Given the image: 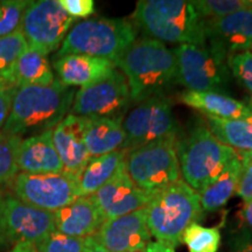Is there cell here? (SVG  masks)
Instances as JSON below:
<instances>
[{
  "label": "cell",
  "instance_id": "cell-1",
  "mask_svg": "<svg viewBox=\"0 0 252 252\" xmlns=\"http://www.w3.org/2000/svg\"><path fill=\"white\" fill-rule=\"evenodd\" d=\"M75 94L59 80L47 87L18 88L1 131L23 138L53 130L69 115Z\"/></svg>",
  "mask_w": 252,
  "mask_h": 252
},
{
  "label": "cell",
  "instance_id": "cell-2",
  "mask_svg": "<svg viewBox=\"0 0 252 252\" xmlns=\"http://www.w3.org/2000/svg\"><path fill=\"white\" fill-rule=\"evenodd\" d=\"M115 64L127 80L133 103L161 97L176 81L174 53L165 43L151 37L135 40Z\"/></svg>",
  "mask_w": 252,
  "mask_h": 252
},
{
  "label": "cell",
  "instance_id": "cell-3",
  "mask_svg": "<svg viewBox=\"0 0 252 252\" xmlns=\"http://www.w3.org/2000/svg\"><path fill=\"white\" fill-rule=\"evenodd\" d=\"M134 26L151 39L179 45L204 46V20L187 0H140L132 15Z\"/></svg>",
  "mask_w": 252,
  "mask_h": 252
},
{
  "label": "cell",
  "instance_id": "cell-4",
  "mask_svg": "<svg viewBox=\"0 0 252 252\" xmlns=\"http://www.w3.org/2000/svg\"><path fill=\"white\" fill-rule=\"evenodd\" d=\"M145 213L151 236L174 248L182 243L186 229L203 216L200 195L184 180L154 193Z\"/></svg>",
  "mask_w": 252,
  "mask_h": 252
},
{
  "label": "cell",
  "instance_id": "cell-5",
  "mask_svg": "<svg viewBox=\"0 0 252 252\" xmlns=\"http://www.w3.org/2000/svg\"><path fill=\"white\" fill-rule=\"evenodd\" d=\"M180 173L184 181L201 193L219 178L238 151L217 139L209 128L198 125L184 140L176 143Z\"/></svg>",
  "mask_w": 252,
  "mask_h": 252
},
{
  "label": "cell",
  "instance_id": "cell-6",
  "mask_svg": "<svg viewBox=\"0 0 252 252\" xmlns=\"http://www.w3.org/2000/svg\"><path fill=\"white\" fill-rule=\"evenodd\" d=\"M135 39L137 28L126 19H89L68 32L59 48L58 59L81 54L116 62Z\"/></svg>",
  "mask_w": 252,
  "mask_h": 252
},
{
  "label": "cell",
  "instance_id": "cell-7",
  "mask_svg": "<svg viewBox=\"0 0 252 252\" xmlns=\"http://www.w3.org/2000/svg\"><path fill=\"white\" fill-rule=\"evenodd\" d=\"M176 137L125 151V171L134 185L154 194L181 180Z\"/></svg>",
  "mask_w": 252,
  "mask_h": 252
},
{
  "label": "cell",
  "instance_id": "cell-8",
  "mask_svg": "<svg viewBox=\"0 0 252 252\" xmlns=\"http://www.w3.org/2000/svg\"><path fill=\"white\" fill-rule=\"evenodd\" d=\"M176 59V81L189 91L220 93L229 80L228 58L208 43L180 45L173 50Z\"/></svg>",
  "mask_w": 252,
  "mask_h": 252
},
{
  "label": "cell",
  "instance_id": "cell-9",
  "mask_svg": "<svg viewBox=\"0 0 252 252\" xmlns=\"http://www.w3.org/2000/svg\"><path fill=\"white\" fill-rule=\"evenodd\" d=\"M125 143L123 151H130L154 141L176 137L178 124L171 104L162 97H154L131 110L123 119Z\"/></svg>",
  "mask_w": 252,
  "mask_h": 252
},
{
  "label": "cell",
  "instance_id": "cell-10",
  "mask_svg": "<svg viewBox=\"0 0 252 252\" xmlns=\"http://www.w3.org/2000/svg\"><path fill=\"white\" fill-rule=\"evenodd\" d=\"M131 104L130 88L122 71L83 87L75 94L69 115L82 118H124Z\"/></svg>",
  "mask_w": 252,
  "mask_h": 252
},
{
  "label": "cell",
  "instance_id": "cell-11",
  "mask_svg": "<svg viewBox=\"0 0 252 252\" xmlns=\"http://www.w3.org/2000/svg\"><path fill=\"white\" fill-rule=\"evenodd\" d=\"M75 20L62 8L59 0L30 1L21 33L30 48L48 55L61 47Z\"/></svg>",
  "mask_w": 252,
  "mask_h": 252
},
{
  "label": "cell",
  "instance_id": "cell-12",
  "mask_svg": "<svg viewBox=\"0 0 252 252\" xmlns=\"http://www.w3.org/2000/svg\"><path fill=\"white\" fill-rule=\"evenodd\" d=\"M12 185L15 197L50 213L58 212L80 197L77 178L65 172L59 174L19 173Z\"/></svg>",
  "mask_w": 252,
  "mask_h": 252
},
{
  "label": "cell",
  "instance_id": "cell-13",
  "mask_svg": "<svg viewBox=\"0 0 252 252\" xmlns=\"http://www.w3.org/2000/svg\"><path fill=\"white\" fill-rule=\"evenodd\" d=\"M4 216L8 241L14 245H35L56 230L54 213L32 206L13 195L4 197Z\"/></svg>",
  "mask_w": 252,
  "mask_h": 252
},
{
  "label": "cell",
  "instance_id": "cell-14",
  "mask_svg": "<svg viewBox=\"0 0 252 252\" xmlns=\"http://www.w3.org/2000/svg\"><path fill=\"white\" fill-rule=\"evenodd\" d=\"M94 238L110 252H144L152 238L145 208L127 215L105 220Z\"/></svg>",
  "mask_w": 252,
  "mask_h": 252
},
{
  "label": "cell",
  "instance_id": "cell-15",
  "mask_svg": "<svg viewBox=\"0 0 252 252\" xmlns=\"http://www.w3.org/2000/svg\"><path fill=\"white\" fill-rule=\"evenodd\" d=\"M153 194L144 191L134 185L125 165L102 188L90 195L106 220L116 219L144 209Z\"/></svg>",
  "mask_w": 252,
  "mask_h": 252
},
{
  "label": "cell",
  "instance_id": "cell-16",
  "mask_svg": "<svg viewBox=\"0 0 252 252\" xmlns=\"http://www.w3.org/2000/svg\"><path fill=\"white\" fill-rule=\"evenodd\" d=\"M208 45L226 58L236 53L251 50L252 9H244L228 17L204 21Z\"/></svg>",
  "mask_w": 252,
  "mask_h": 252
},
{
  "label": "cell",
  "instance_id": "cell-17",
  "mask_svg": "<svg viewBox=\"0 0 252 252\" xmlns=\"http://www.w3.org/2000/svg\"><path fill=\"white\" fill-rule=\"evenodd\" d=\"M84 124L86 118L68 115L53 128V143L64 172L76 178L91 159L84 143Z\"/></svg>",
  "mask_w": 252,
  "mask_h": 252
},
{
  "label": "cell",
  "instance_id": "cell-18",
  "mask_svg": "<svg viewBox=\"0 0 252 252\" xmlns=\"http://www.w3.org/2000/svg\"><path fill=\"white\" fill-rule=\"evenodd\" d=\"M18 167L27 174H59L63 163L53 143V130L23 139L18 151Z\"/></svg>",
  "mask_w": 252,
  "mask_h": 252
},
{
  "label": "cell",
  "instance_id": "cell-19",
  "mask_svg": "<svg viewBox=\"0 0 252 252\" xmlns=\"http://www.w3.org/2000/svg\"><path fill=\"white\" fill-rule=\"evenodd\" d=\"M105 220L91 196L78 197L54 213L55 229L62 234L78 238L94 236Z\"/></svg>",
  "mask_w": 252,
  "mask_h": 252
},
{
  "label": "cell",
  "instance_id": "cell-20",
  "mask_svg": "<svg viewBox=\"0 0 252 252\" xmlns=\"http://www.w3.org/2000/svg\"><path fill=\"white\" fill-rule=\"evenodd\" d=\"M60 82L67 87H88L109 77L116 70L115 62L89 55H67L54 61Z\"/></svg>",
  "mask_w": 252,
  "mask_h": 252
},
{
  "label": "cell",
  "instance_id": "cell-21",
  "mask_svg": "<svg viewBox=\"0 0 252 252\" xmlns=\"http://www.w3.org/2000/svg\"><path fill=\"white\" fill-rule=\"evenodd\" d=\"M181 102L189 108L198 110L207 117L232 121L252 118L243 102L216 91H185L180 96Z\"/></svg>",
  "mask_w": 252,
  "mask_h": 252
},
{
  "label": "cell",
  "instance_id": "cell-22",
  "mask_svg": "<svg viewBox=\"0 0 252 252\" xmlns=\"http://www.w3.org/2000/svg\"><path fill=\"white\" fill-rule=\"evenodd\" d=\"M123 119L124 118H86L83 137L91 158L123 150L125 143Z\"/></svg>",
  "mask_w": 252,
  "mask_h": 252
},
{
  "label": "cell",
  "instance_id": "cell-23",
  "mask_svg": "<svg viewBox=\"0 0 252 252\" xmlns=\"http://www.w3.org/2000/svg\"><path fill=\"white\" fill-rule=\"evenodd\" d=\"M125 151L119 150L91 158L87 166L77 178V188L80 197L90 196L111 180L119 169L124 166Z\"/></svg>",
  "mask_w": 252,
  "mask_h": 252
},
{
  "label": "cell",
  "instance_id": "cell-24",
  "mask_svg": "<svg viewBox=\"0 0 252 252\" xmlns=\"http://www.w3.org/2000/svg\"><path fill=\"white\" fill-rule=\"evenodd\" d=\"M241 173L242 162L237 156L212 185L198 193L203 213H215L225 206L230 198L237 193Z\"/></svg>",
  "mask_w": 252,
  "mask_h": 252
},
{
  "label": "cell",
  "instance_id": "cell-25",
  "mask_svg": "<svg viewBox=\"0 0 252 252\" xmlns=\"http://www.w3.org/2000/svg\"><path fill=\"white\" fill-rule=\"evenodd\" d=\"M54 81V72L47 55L27 47L15 67V88L47 87Z\"/></svg>",
  "mask_w": 252,
  "mask_h": 252
},
{
  "label": "cell",
  "instance_id": "cell-26",
  "mask_svg": "<svg viewBox=\"0 0 252 252\" xmlns=\"http://www.w3.org/2000/svg\"><path fill=\"white\" fill-rule=\"evenodd\" d=\"M208 128L220 143L242 152H252V118L222 119L207 117Z\"/></svg>",
  "mask_w": 252,
  "mask_h": 252
},
{
  "label": "cell",
  "instance_id": "cell-27",
  "mask_svg": "<svg viewBox=\"0 0 252 252\" xmlns=\"http://www.w3.org/2000/svg\"><path fill=\"white\" fill-rule=\"evenodd\" d=\"M27 41L21 32L0 37V86L15 88V67L21 54L27 49Z\"/></svg>",
  "mask_w": 252,
  "mask_h": 252
},
{
  "label": "cell",
  "instance_id": "cell-28",
  "mask_svg": "<svg viewBox=\"0 0 252 252\" xmlns=\"http://www.w3.org/2000/svg\"><path fill=\"white\" fill-rule=\"evenodd\" d=\"M23 138L0 132V188L13 182L19 174L18 151Z\"/></svg>",
  "mask_w": 252,
  "mask_h": 252
},
{
  "label": "cell",
  "instance_id": "cell-29",
  "mask_svg": "<svg viewBox=\"0 0 252 252\" xmlns=\"http://www.w3.org/2000/svg\"><path fill=\"white\" fill-rule=\"evenodd\" d=\"M220 239L222 237L219 228H209L200 223H193L184 232L182 243L187 245L189 252H217Z\"/></svg>",
  "mask_w": 252,
  "mask_h": 252
},
{
  "label": "cell",
  "instance_id": "cell-30",
  "mask_svg": "<svg viewBox=\"0 0 252 252\" xmlns=\"http://www.w3.org/2000/svg\"><path fill=\"white\" fill-rule=\"evenodd\" d=\"M191 4L204 21L252 9V0H194Z\"/></svg>",
  "mask_w": 252,
  "mask_h": 252
},
{
  "label": "cell",
  "instance_id": "cell-31",
  "mask_svg": "<svg viewBox=\"0 0 252 252\" xmlns=\"http://www.w3.org/2000/svg\"><path fill=\"white\" fill-rule=\"evenodd\" d=\"M2 9L0 18V37L21 32L25 12L30 5L27 0H5L0 2Z\"/></svg>",
  "mask_w": 252,
  "mask_h": 252
},
{
  "label": "cell",
  "instance_id": "cell-32",
  "mask_svg": "<svg viewBox=\"0 0 252 252\" xmlns=\"http://www.w3.org/2000/svg\"><path fill=\"white\" fill-rule=\"evenodd\" d=\"M34 247L37 252H84L87 238L71 237L55 230Z\"/></svg>",
  "mask_w": 252,
  "mask_h": 252
},
{
  "label": "cell",
  "instance_id": "cell-33",
  "mask_svg": "<svg viewBox=\"0 0 252 252\" xmlns=\"http://www.w3.org/2000/svg\"><path fill=\"white\" fill-rule=\"evenodd\" d=\"M228 68L252 96V52L236 53L228 58Z\"/></svg>",
  "mask_w": 252,
  "mask_h": 252
},
{
  "label": "cell",
  "instance_id": "cell-34",
  "mask_svg": "<svg viewBox=\"0 0 252 252\" xmlns=\"http://www.w3.org/2000/svg\"><path fill=\"white\" fill-rule=\"evenodd\" d=\"M238 157L242 162V173L236 194L244 203H248L252 201V152L238 151Z\"/></svg>",
  "mask_w": 252,
  "mask_h": 252
},
{
  "label": "cell",
  "instance_id": "cell-35",
  "mask_svg": "<svg viewBox=\"0 0 252 252\" xmlns=\"http://www.w3.org/2000/svg\"><path fill=\"white\" fill-rule=\"evenodd\" d=\"M60 5L71 18H88L94 13L93 0H59Z\"/></svg>",
  "mask_w": 252,
  "mask_h": 252
},
{
  "label": "cell",
  "instance_id": "cell-36",
  "mask_svg": "<svg viewBox=\"0 0 252 252\" xmlns=\"http://www.w3.org/2000/svg\"><path fill=\"white\" fill-rule=\"evenodd\" d=\"M15 90L17 89H11V88L0 86V130H2L6 119L8 117Z\"/></svg>",
  "mask_w": 252,
  "mask_h": 252
},
{
  "label": "cell",
  "instance_id": "cell-37",
  "mask_svg": "<svg viewBox=\"0 0 252 252\" xmlns=\"http://www.w3.org/2000/svg\"><path fill=\"white\" fill-rule=\"evenodd\" d=\"M234 252H252V230L243 228L232 238Z\"/></svg>",
  "mask_w": 252,
  "mask_h": 252
},
{
  "label": "cell",
  "instance_id": "cell-38",
  "mask_svg": "<svg viewBox=\"0 0 252 252\" xmlns=\"http://www.w3.org/2000/svg\"><path fill=\"white\" fill-rule=\"evenodd\" d=\"M11 244L6 232L5 216H4V197L0 196V249L6 248Z\"/></svg>",
  "mask_w": 252,
  "mask_h": 252
},
{
  "label": "cell",
  "instance_id": "cell-39",
  "mask_svg": "<svg viewBox=\"0 0 252 252\" xmlns=\"http://www.w3.org/2000/svg\"><path fill=\"white\" fill-rule=\"evenodd\" d=\"M144 252H175V248L166 243H161V242L151 241L145 248Z\"/></svg>",
  "mask_w": 252,
  "mask_h": 252
},
{
  "label": "cell",
  "instance_id": "cell-40",
  "mask_svg": "<svg viewBox=\"0 0 252 252\" xmlns=\"http://www.w3.org/2000/svg\"><path fill=\"white\" fill-rule=\"evenodd\" d=\"M239 216H241L242 220H243L245 228L252 230V201L244 203L241 213H239Z\"/></svg>",
  "mask_w": 252,
  "mask_h": 252
},
{
  "label": "cell",
  "instance_id": "cell-41",
  "mask_svg": "<svg viewBox=\"0 0 252 252\" xmlns=\"http://www.w3.org/2000/svg\"><path fill=\"white\" fill-rule=\"evenodd\" d=\"M84 252H110L104 249L102 245L98 244L96 242V239L94 238V236H90V237H87V247Z\"/></svg>",
  "mask_w": 252,
  "mask_h": 252
},
{
  "label": "cell",
  "instance_id": "cell-42",
  "mask_svg": "<svg viewBox=\"0 0 252 252\" xmlns=\"http://www.w3.org/2000/svg\"><path fill=\"white\" fill-rule=\"evenodd\" d=\"M9 252H37L34 245L28 243H19L15 244Z\"/></svg>",
  "mask_w": 252,
  "mask_h": 252
},
{
  "label": "cell",
  "instance_id": "cell-43",
  "mask_svg": "<svg viewBox=\"0 0 252 252\" xmlns=\"http://www.w3.org/2000/svg\"><path fill=\"white\" fill-rule=\"evenodd\" d=\"M244 104L247 105V108L249 109V111H250L251 116H252V96L247 100V103H244Z\"/></svg>",
  "mask_w": 252,
  "mask_h": 252
},
{
  "label": "cell",
  "instance_id": "cell-44",
  "mask_svg": "<svg viewBox=\"0 0 252 252\" xmlns=\"http://www.w3.org/2000/svg\"><path fill=\"white\" fill-rule=\"evenodd\" d=\"M1 14H2V9H1V5H0V18H1Z\"/></svg>",
  "mask_w": 252,
  "mask_h": 252
},
{
  "label": "cell",
  "instance_id": "cell-45",
  "mask_svg": "<svg viewBox=\"0 0 252 252\" xmlns=\"http://www.w3.org/2000/svg\"><path fill=\"white\" fill-rule=\"evenodd\" d=\"M251 52H252V47H251Z\"/></svg>",
  "mask_w": 252,
  "mask_h": 252
}]
</instances>
